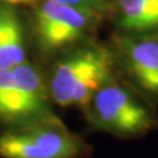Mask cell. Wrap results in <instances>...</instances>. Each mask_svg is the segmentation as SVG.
<instances>
[{
  "label": "cell",
  "mask_w": 158,
  "mask_h": 158,
  "mask_svg": "<svg viewBox=\"0 0 158 158\" xmlns=\"http://www.w3.org/2000/svg\"><path fill=\"white\" fill-rule=\"evenodd\" d=\"M79 1L87 11L91 12L98 18H102L104 12L107 11V2L103 0H79Z\"/></svg>",
  "instance_id": "9c48e42d"
},
{
  "label": "cell",
  "mask_w": 158,
  "mask_h": 158,
  "mask_svg": "<svg viewBox=\"0 0 158 158\" xmlns=\"http://www.w3.org/2000/svg\"><path fill=\"white\" fill-rule=\"evenodd\" d=\"M119 26L130 33L158 32V0H117Z\"/></svg>",
  "instance_id": "ba28073f"
},
{
  "label": "cell",
  "mask_w": 158,
  "mask_h": 158,
  "mask_svg": "<svg viewBox=\"0 0 158 158\" xmlns=\"http://www.w3.org/2000/svg\"><path fill=\"white\" fill-rule=\"evenodd\" d=\"M103 1H106V2H107V0H103Z\"/></svg>",
  "instance_id": "8fae6325"
},
{
  "label": "cell",
  "mask_w": 158,
  "mask_h": 158,
  "mask_svg": "<svg viewBox=\"0 0 158 158\" xmlns=\"http://www.w3.org/2000/svg\"><path fill=\"white\" fill-rule=\"evenodd\" d=\"M98 18L77 7L45 1L35 14L36 34L44 49L55 51L77 41Z\"/></svg>",
  "instance_id": "277c9868"
},
{
  "label": "cell",
  "mask_w": 158,
  "mask_h": 158,
  "mask_svg": "<svg viewBox=\"0 0 158 158\" xmlns=\"http://www.w3.org/2000/svg\"><path fill=\"white\" fill-rule=\"evenodd\" d=\"M25 62L23 29L11 10L0 11V70H8Z\"/></svg>",
  "instance_id": "52a82bcc"
},
{
  "label": "cell",
  "mask_w": 158,
  "mask_h": 158,
  "mask_svg": "<svg viewBox=\"0 0 158 158\" xmlns=\"http://www.w3.org/2000/svg\"><path fill=\"white\" fill-rule=\"evenodd\" d=\"M85 151L56 116L0 132V158H82Z\"/></svg>",
  "instance_id": "6da1fadb"
},
{
  "label": "cell",
  "mask_w": 158,
  "mask_h": 158,
  "mask_svg": "<svg viewBox=\"0 0 158 158\" xmlns=\"http://www.w3.org/2000/svg\"><path fill=\"white\" fill-rule=\"evenodd\" d=\"M90 104L93 123L114 135L139 136L156 124L150 109L129 89L111 80L98 89Z\"/></svg>",
  "instance_id": "3957f363"
},
{
  "label": "cell",
  "mask_w": 158,
  "mask_h": 158,
  "mask_svg": "<svg viewBox=\"0 0 158 158\" xmlns=\"http://www.w3.org/2000/svg\"><path fill=\"white\" fill-rule=\"evenodd\" d=\"M123 48L131 75L143 89L158 96V40H128Z\"/></svg>",
  "instance_id": "8992f818"
},
{
  "label": "cell",
  "mask_w": 158,
  "mask_h": 158,
  "mask_svg": "<svg viewBox=\"0 0 158 158\" xmlns=\"http://www.w3.org/2000/svg\"><path fill=\"white\" fill-rule=\"evenodd\" d=\"M4 1L12 5H19V4H29V2H33L34 0H4Z\"/></svg>",
  "instance_id": "30bf717a"
},
{
  "label": "cell",
  "mask_w": 158,
  "mask_h": 158,
  "mask_svg": "<svg viewBox=\"0 0 158 158\" xmlns=\"http://www.w3.org/2000/svg\"><path fill=\"white\" fill-rule=\"evenodd\" d=\"M106 51L102 47H89L74 52L57 63L49 81L48 91L60 107H72V93L85 70Z\"/></svg>",
  "instance_id": "5b68a950"
},
{
  "label": "cell",
  "mask_w": 158,
  "mask_h": 158,
  "mask_svg": "<svg viewBox=\"0 0 158 158\" xmlns=\"http://www.w3.org/2000/svg\"><path fill=\"white\" fill-rule=\"evenodd\" d=\"M49 97L41 74L31 63L0 70V123L14 128L54 117Z\"/></svg>",
  "instance_id": "7a4b0ae2"
}]
</instances>
